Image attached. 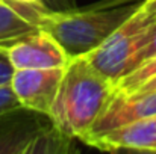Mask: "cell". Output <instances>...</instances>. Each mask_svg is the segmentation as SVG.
Returning a JSON list of instances; mask_svg holds the SVG:
<instances>
[{
    "label": "cell",
    "instance_id": "cell-1",
    "mask_svg": "<svg viewBox=\"0 0 156 154\" xmlns=\"http://www.w3.org/2000/svg\"><path fill=\"white\" fill-rule=\"evenodd\" d=\"M117 92L115 83L100 74L85 56L71 57L65 67L49 119L64 135L80 139Z\"/></svg>",
    "mask_w": 156,
    "mask_h": 154
},
{
    "label": "cell",
    "instance_id": "cell-2",
    "mask_svg": "<svg viewBox=\"0 0 156 154\" xmlns=\"http://www.w3.org/2000/svg\"><path fill=\"white\" fill-rule=\"evenodd\" d=\"M144 0H103L88 8L49 11L40 27L53 36L67 56L77 57L97 49L141 6Z\"/></svg>",
    "mask_w": 156,
    "mask_h": 154
},
{
    "label": "cell",
    "instance_id": "cell-3",
    "mask_svg": "<svg viewBox=\"0 0 156 154\" xmlns=\"http://www.w3.org/2000/svg\"><path fill=\"white\" fill-rule=\"evenodd\" d=\"M144 26L147 23L135 11L103 44L83 54L85 59L100 74L117 83L129 70V63L138 50V33Z\"/></svg>",
    "mask_w": 156,
    "mask_h": 154
},
{
    "label": "cell",
    "instance_id": "cell-4",
    "mask_svg": "<svg viewBox=\"0 0 156 154\" xmlns=\"http://www.w3.org/2000/svg\"><path fill=\"white\" fill-rule=\"evenodd\" d=\"M65 68L14 70L9 86L20 106L49 118Z\"/></svg>",
    "mask_w": 156,
    "mask_h": 154
},
{
    "label": "cell",
    "instance_id": "cell-5",
    "mask_svg": "<svg viewBox=\"0 0 156 154\" xmlns=\"http://www.w3.org/2000/svg\"><path fill=\"white\" fill-rule=\"evenodd\" d=\"M152 115H156V89L132 94L117 91L102 115L96 119L88 133L80 138V141L85 144L91 138L100 136L106 132Z\"/></svg>",
    "mask_w": 156,
    "mask_h": 154
},
{
    "label": "cell",
    "instance_id": "cell-6",
    "mask_svg": "<svg viewBox=\"0 0 156 154\" xmlns=\"http://www.w3.org/2000/svg\"><path fill=\"white\" fill-rule=\"evenodd\" d=\"M5 50L14 70L65 68L70 60L58 41L44 30L21 38Z\"/></svg>",
    "mask_w": 156,
    "mask_h": 154
},
{
    "label": "cell",
    "instance_id": "cell-7",
    "mask_svg": "<svg viewBox=\"0 0 156 154\" xmlns=\"http://www.w3.org/2000/svg\"><path fill=\"white\" fill-rule=\"evenodd\" d=\"M46 6L40 3H21L0 0V47L34 35L41 30L40 23Z\"/></svg>",
    "mask_w": 156,
    "mask_h": 154
},
{
    "label": "cell",
    "instance_id": "cell-8",
    "mask_svg": "<svg viewBox=\"0 0 156 154\" xmlns=\"http://www.w3.org/2000/svg\"><path fill=\"white\" fill-rule=\"evenodd\" d=\"M52 121L41 113L18 109L0 118V154H18Z\"/></svg>",
    "mask_w": 156,
    "mask_h": 154
},
{
    "label": "cell",
    "instance_id": "cell-9",
    "mask_svg": "<svg viewBox=\"0 0 156 154\" xmlns=\"http://www.w3.org/2000/svg\"><path fill=\"white\" fill-rule=\"evenodd\" d=\"M100 151L114 147H135L156 151V115L129 122L85 142Z\"/></svg>",
    "mask_w": 156,
    "mask_h": 154
},
{
    "label": "cell",
    "instance_id": "cell-10",
    "mask_svg": "<svg viewBox=\"0 0 156 154\" xmlns=\"http://www.w3.org/2000/svg\"><path fill=\"white\" fill-rule=\"evenodd\" d=\"M21 154H80V151L73 138L50 124L26 145Z\"/></svg>",
    "mask_w": 156,
    "mask_h": 154
},
{
    "label": "cell",
    "instance_id": "cell-11",
    "mask_svg": "<svg viewBox=\"0 0 156 154\" xmlns=\"http://www.w3.org/2000/svg\"><path fill=\"white\" fill-rule=\"evenodd\" d=\"M153 57H156V23H150L144 26L138 33V50L133 54L126 74L136 70Z\"/></svg>",
    "mask_w": 156,
    "mask_h": 154
},
{
    "label": "cell",
    "instance_id": "cell-12",
    "mask_svg": "<svg viewBox=\"0 0 156 154\" xmlns=\"http://www.w3.org/2000/svg\"><path fill=\"white\" fill-rule=\"evenodd\" d=\"M156 74V57L150 59L149 62L143 63L141 67H138L136 70L130 71L129 74L123 76L117 83H115V88L118 92H124V94H129L132 91H135L141 83H144L147 79H150L152 76Z\"/></svg>",
    "mask_w": 156,
    "mask_h": 154
},
{
    "label": "cell",
    "instance_id": "cell-13",
    "mask_svg": "<svg viewBox=\"0 0 156 154\" xmlns=\"http://www.w3.org/2000/svg\"><path fill=\"white\" fill-rule=\"evenodd\" d=\"M18 109H21V106L15 98L11 86L9 85L0 86V118Z\"/></svg>",
    "mask_w": 156,
    "mask_h": 154
},
{
    "label": "cell",
    "instance_id": "cell-14",
    "mask_svg": "<svg viewBox=\"0 0 156 154\" xmlns=\"http://www.w3.org/2000/svg\"><path fill=\"white\" fill-rule=\"evenodd\" d=\"M12 73H14V67L11 65L6 56V50L5 47H0V86L9 85Z\"/></svg>",
    "mask_w": 156,
    "mask_h": 154
},
{
    "label": "cell",
    "instance_id": "cell-15",
    "mask_svg": "<svg viewBox=\"0 0 156 154\" xmlns=\"http://www.w3.org/2000/svg\"><path fill=\"white\" fill-rule=\"evenodd\" d=\"M136 12L143 17V20L147 24L156 23V0H144L136 9Z\"/></svg>",
    "mask_w": 156,
    "mask_h": 154
},
{
    "label": "cell",
    "instance_id": "cell-16",
    "mask_svg": "<svg viewBox=\"0 0 156 154\" xmlns=\"http://www.w3.org/2000/svg\"><path fill=\"white\" fill-rule=\"evenodd\" d=\"M109 154H156V151L144 150V148H135V147H114L108 150Z\"/></svg>",
    "mask_w": 156,
    "mask_h": 154
},
{
    "label": "cell",
    "instance_id": "cell-17",
    "mask_svg": "<svg viewBox=\"0 0 156 154\" xmlns=\"http://www.w3.org/2000/svg\"><path fill=\"white\" fill-rule=\"evenodd\" d=\"M156 89V74L155 76H152L150 79H147L144 83H141L135 91H132V92H144V91H155ZM132 92H129V94H132Z\"/></svg>",
    "mask_w": 156,
    "mask_h": 154
},
{
    "label": "cell",
    "instance_id": "cell-18",
    "mask_svg": "<svg viewBox=\"0 0 156 154\" xmlns=\"http://www.w3.org/2000/svg\"><path fill=\"white\" fill-rule=\"evenodd\" d=\"M15 2H21V3H40L41 0H15Z\"/></svg>",
    "mask_w": 156,
    "mask_h": 154
},
{
    "label": "cell",
    "instance_id": "cell-19",
    "mask_svg": "<svg viewBox=\"0 0 156 154\" xmlns=\"http://www.w3.org/2000/svg\"><path fill=\"white\" fill-rule=\"evenodd\" d=\"M24 148H26V147H24ZM21 153H23V150H21V151H20V153H18V154H21Z\"/></svg>",
    "mask_w": 156,
    "mask_h": 154
}]
</instances>
